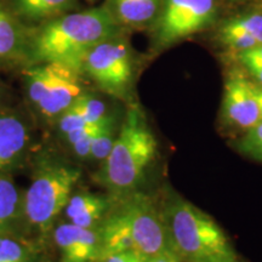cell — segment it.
<instances>
[{"instance_id": "1", "label": "cell", "mask_w": 262, "mask_h": 262, "mask_svg": "<svg viewBox=\"0 0 262 262\" xmlns=\"http://www.w3.org/2000/svg\"><path fill=\"white\" fill-rule=\"evenodd\" d=\"M120 29L122 26L107 5L66 12L28 33L26 63L61 62L80 71L88 51L101 41L120 35Z\"/></svg>"}, {"instance_id": "2", "label": "cell", "mask_w": 262, "mask_h": 262, "mask_svg": "<svg viewBox=\"0 0 262 262\" xmlns=\"http://www.w3.org/2000/svg\"><path fill=\"white\" fill-rule=\"evenodd\" d=\"M98 233L101 257L134 250L149 258L172 247L165 219L149 195L142 192L122 195L98 226Z\"/></svg>"}, {"instance_id": "3", "label": "cell", "mask_w": 262, "mask_h": 262, "mask_svg": "<svg viewBox=\"0 0 262 262\" xmlns=\"http://www.w3.org/2000/svg\"><path fill=\"white\" fill-rule=\"evenodd\" d=\"M157 149V139L145 117L139 107L133 106L95 180L117 196L136 191L146 170L156 159Z\"/></svg>"}, {"instance_id": "4", "label": "cell", "mask_w": 262, "mask_h": 262, "mask_svg": "<svg viewBox=\"0 0 262 262\" xmlns=\"http://www.w3.org/2000/svg\"><path fill=\"white\" fill-rule=\"evenodd\" d=\"M164 219L173 250L182 262H239L220 226L180 195L170 196Z\"/></svg>"}, {"instance_id": "5", "label": "cell", "mask_w": 262, "mask_h": 262, "mask_svg": "<svg viewBox=\"0 0 262 262\" xmlns=\"http://www.w3.org/2000/svg\"><path fill=\"white\" fill-rule=\"evenodd\" d=\"M80 175L79 168L56 159L44 160L35 169L24 196V219L29 228L41 234L52 231Z\"/></svg>"}, {"instance_id": "6", "label": "cell", "mask_w": 262, "mask_h": 262, "mask_svg": "<svg viewBox=\"0 0 262 262\" xmlns=\"http://www.w3.org/2000/svg\"><path fill=\"white\" fill-rule=\"evenodd\" d=\"M84 74L61 62L29 64L24 71L28 102L42 119L57 120L84 93Z\"/></svg>"}, {"instance_id": "7", "label": "cell", "mask_w": 262, "mask_h": 262, "mask_svg": "<svg viewBox=\"0 0 262 262\" xmlns=\"http://www.w3.org/2000/svg\"><path fill=\"white\" fill-rule=\"evenodd\" d=\"M80 71L104 93L126 98L134 80V58L129 44L120 35L101 41L85 55Z\"/></svg>"}, {"instance_id": "8", "label": "cell", "mask_w": 262, "mask_h": 262, "mask_svg": "<svg viewBox=\"0 0 262 262\" xmlns=\"http://www.w3.org/2000/svg\"><path fill=\"white\" fill-rule=\"evenodd\" d=\"M216 0H164L155 22V39L159 47L201 32L214 21Z\"/></svg>"}, {"instance_id": "9", "label": "cell", "mask_w": 262, "mask_h": 262, "mask_svg": "<svg viewBox=\"0 0 262 262\" xmlns=\"http://www.w3.org/2000/svg\"><path fill=\"white\" fill-rule=\"evenodd\" d=\"M222 118L228 125L245 131L261 122L253 81L238 70L229 72L225 81Z\"/></svg>"}, {"instance_id": "10", "label": "cell", "mask_w": 262, "mask_h": 262, "mask_svg": "<svg viewBox=\"0 0 262 262\" xmlns=\"http://www.w3.org/2000/svg\"><path fill=\"white\" fill-rule=\"evenodd\" d=\"M52 238L61 254V262H96L101 257L98 228H84L63 222L52 228Z\"/></svg>"}, {"instance_id": "11", "label": "cell", "mask_w": 262, "mask_h": 262, "mask_svg": "<svg viewBox=\"0 0 262 262\" xmlns=\"http://www.w3.org/2000/svg\"><path fill=\"white\" fill-rule=\"evenodd\" d=\"M31 143L26 120L11 111H0V172H9L21 163Z\"/></svg>"}, {"instance_id": "12", "label": "cell", "mask_w": 262, "mask_h": 262, "mask_svg": "<svg viewBox=\"0 0 262 262\" xmlns=\"http://www.w3.org/2000/svg\"><path fill=\"white\" fill-rule=\"evenodd\" d=\"M28 32L14 11L0 3V68L27 60Z\"/></svg>"}, {"instance_id": "13", "label": "cell", "mask_w": 262, "mask_h": 262, "mask_svg": "<svg viewBox=\"0 0 262 262\" xmlns=\"http://www.w3.org/2000/svg\"><path fill=\"white\" fill-rule=\"evenodd\" d=\"M112 205L113 202L104 195L73 192L63 212L71 224L84 228H98Z\"/></svg>"}, {"instance_id": "14", "label": "cell", "mask_w": 262, "mask_h": 262, "mask_svg": "<svg viewBox=\"0 0 262 262\" xmlns=\"http://www.w3.org/2000/svg\"><path fill=\"white\" fill-rule=\"evenodd\" d=\"M164 0H110L108 9L120 26L141 27L159 15Z\"/></svg>"}, {"instance_id": "15", "label": "cell", "mask_w": 262, "mask_h": 262, "mask_svg": "<svg viewBox=\"0 0 262 262\" xmlns=\"http://www.w3.org/2000/svg\"><path fill=\"white\" fill-rule=\"evenodd\" d=\"M24 217V196L9 172H0V235H11Z\"/></svg>"}, {"instance_id": "16", "label": "cell", "mask_w": 262, "mask_h": 262, "mask_svg": "<svg viewBox=\"0 0 262 262\" xmlns=\"http://www.w3.org/2000/svg\"><path fill=\"white\" fill-rule=\"evenodd\" d=\"M78 0H14V12L29 22H47L66 12L73 11Z\"/></svg>"}, {"instance_id": "17", "label": "cell", "mask_w": 262, "mask_h": 262, "mask_svg": "<svg viewBox=\"0 0 262 262\" xmlns=\"http://www.w3.org/2000/svg\"><path fill=\"white\" fill-rule=\"evenodd\" d=\"M71 107L74 108L89 124H98L110 117L107 112V106L103 101H101L89 91L81 95Z\"/></svg>"}, {"instance_id": "18", "label": "cell", "mask_w": 262, "mask_h": 262, "mask_svg": "<svg viewBox=\"0 0 262 262\" xmlns=\"http://www.w3.org/2000/svg\"><path fill=\"white\" fill-rule=\"evenodd\" d=\"M117 135L118 134H116L114 119L112 117L95 135L93 143H91L90 156L88 160L102 163L107 158L108 155H110L111 150H112Z\"/></svg>"}, {"instance_id": "19", "label": "cell", "mask_w": 262, "mask_h": 262, "mask_svg": "<svg viewBox=\"0 0 262 262\" xmlns=\"http://www.w3.org/2000/svg\"><path fill=\"white\" fill-rule=\"evenodd\" d=\"M220 32L244 33L262 44V15L250 14L229 19L222 26Z\"/></svg>"}, {"instance_id": "20", "label": "cell", "mask_w": 262, "mask_h": 262, "mask_svg": "<svg viewBox=\"0 0 262 262\" xmlns=\"http://www.w3.org/2000/svg\"><path fill=\"white\" fill-rule=\"evenodd\" d=\"M0 262H33L27 245L11 235H0Z\"/></svg>"}, {"instance_id": "21", "label": "cell", "mask_w": 262, "mask_h": 262, "mask_svg": "<svg viewBox=\"0 0 262 262\" xmlns=\"http://www.w3.org/2000/svg\"><path fill=\"white\" fill-rule=\"evenodd\" d=\"M237 148L244 155L262 162V120L245 131L243 137L239 140Z\"/></svg>"}, {"instance_id": "22", "label": "cell", "mask_w": 262, "mask_h": 262, "mask_svg": "<svg viewBox=\"0 0 262 262\" xmlns=\"http://www.w3.org/2000/svg\"><path fill=\"white\" fill-rule=\"evenodd\" d=\"M220 39L226 47L234 51H244L260 44L256 39L244 33L220 32Z\"/></svg>"}, {"instance_id": "23", "label": "cell", "mask_w": 262, "mask_h": 262, "mask_svg": "<svg viewBox=\"0 0 262 262\" xmlns=\"http://www.w3.org/2000/svg\"><path fill=\"white\" fill-rule=\"evenodd\" d=\"M147 258L134 250L122 251V253H114L104 255L98 260V262H146Z\"/></svg>"}, {"instance_id": "24", "label": "cell", "mask_w": 262, "mask_h": 262, "mask_svg": "<svg viewBox=\"0 0 262 262\" xmlns=\"http://www.w3.org/2000/svg\"><path fill=\"white\" fill-rule=\"evenodd\" d=\"M237 58L239 62H243V61L262 62V44H258L256 47L248 49V50L237 52Z\"/></svg>"}, {"instance_id": "25", "label": "cell", "mask_w": 262, "mask_h": 262, "mask_svg": "<svg viewBox=\"0 0 262 262\" xmlns=\"http://www.w3.org/2000/svg\"><path fill=\"white\" fill-rule=\"evenodd\" d=\"M244 66L245 70L249 72L251 78H254L255 83L262 85V62L256 61H243L241 62Z\"/></svg>"}, {"instance_id": "26", "label": "cell", "mask_w": 262, "mask_h": 262, "mask_svg": "<svg viewBox=\"0 0 262 262\" xmlns=\"http://www.w3.org/2000/svg\"><path fill=\"white\" fill-rule=\"evenodd\" d=\"M146 262H182V260L180 258L178 253H176V251L173 250V248L171 247L162 254L147 258Z\"/></svg>"}, {"instance_id": "27", "label": "cell", "mask_w": 262, "mask_h": 262, "mask_svg": "<svg viewBox=\"0 0 262 262\" xmlns=\"http://www.w3.org/2000/svg\"><path fill=\"white\" fill-rule=\"evenodd\" d=\"M253 91H254L255 98H256L258 111H260V116H261V120H262V85L254 83L253 81Z\"/></svg>"}, {"instance_id": "28", "label": "cell", "mask_w": 262, "mask_h": 262, "mask_svg": "<svg viewBox=\"0 0 262 262\" xmlns=\"http://www.w3.org/2000/svg\"><path fill=\"white\" fill-rule=\"evenodd\" d=\"M4 94H5L4 86H3V84H2V83H0V102H2L3 97H4Z\"/></svg>"}]
</instances>
